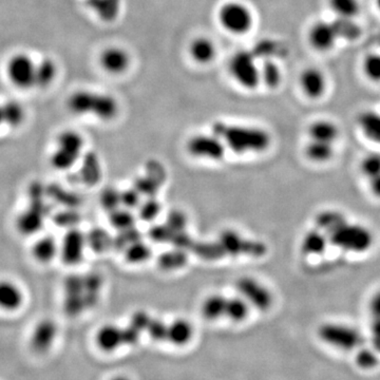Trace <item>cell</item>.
<instances>
[{"mask_svg":"<svg viewBox=\"0 0 380 380\" xmlns=\"http://www.w3.org/2000/svg\"><path fill=\"white\" fill-rule=\"evenodd\" d=\"M69 112L77 116H92L101 122H111L121 112L118 100L109 92L100 90H75L67 99Z\"/></svg>","mask_w":380,"mask_h":380,"instance_id":"2","label":"cell"},{"mask_svg":"<svg viewBox=\"0 0 380 380\" xmlns=\"http://www.w3.org/2000/svg\"><path fill=\"white\" fill-rule=\"evenodd\" d=\"M102 204L106 210H109L110 212L118 210V206L122 204L121 201V193H118L114 189H107L104 191L101 198Z\"/></svg>","mask_w":380,"mask_h":380,"instance_id":"47","label":"cell"},{"mask_svg":"<svg viewBox=\"0 0 380 380\" xmlns=\"http://www.w3.org/2000/svg\"><path fill=\"white\" fill-rule=\"evenodd\" d=\"M103 279L99 273L71 276L65 282V310L77 316L99 304Z\"/></svg>","mask_w":380,"mask_h":380,"instance_id":"3","label":"cell"},{"mask_svg":"<svg viewBox=\"0 0 380 380\" xmlns=\"http://www.w3.org/2000/svg\"><path fill=\"white\" fill-rule=\"evenodd\" d=\"M210 131L222 140L227 149L238 156L263 154L271 146L269 131L258 126L217 121Z\"/></svg>","mask_w":380,"mask_h":380,"instance_id":"1","label":"cell"},{"mask_svg":"<svg viewBox=\"0 0 380 380\" xmlns=\"http://www.w3.org/2000/svg\"><path fill=\"white\" fill-rule=\"evenodd\" d=\"M87 239L85 236L77 229H71L65 236L62 245H60L62 261L68 265L79 264L83 259Z\"/></svg>","mask_w":380,"mask_h":380,"instance_id":"19","label":"cell"},{"mask_svg":"<svg viewBox=\"0 0 380 380\" xmlns=\"http://www.w3.org/2000/svg\"><path fill=\"white\" fill-rule=\"evenodd\" d=\"M250 304L241 296L229 297L227 298L225 317L229 320L235 321V323H241V321L245 320L250 315Z\"/></svg>","mask_w":380,"mask_h":380,"instance_id":"31","label":"cell"},{"mask_svg":"<svg viewBox=\"0 0 380 380\" xmlns=\"http://www.w3.org/2000/svg\"><path fill=\"white\" fill-rule=\"evenodd\" d=\"M191 250L196 252L197 256L204 260H219L224 258L225 254L221 247L220 243L216 242H201V243H194Z\"/></svg>","mask_w":380,"mask_h":380,"instance_id":"38","label":"cell"},{"mask_svg":"<svg viewBox=\"0 0 380 380\" xmlns=\"http://www.w3.org/2000/svg\"><path fill=\"white\" fill-rule=\"evenodd\" d=\"M318 335L323 341L340 350L352 351L362 344L360 332L341 323H325L319 327Z\"/></svg>","mask_w":380,"mask_h":380,"instance_id":"10","label":"cell"},{"mask_svg":"<svg viewBox=\"0 0 380 380\" xmlns=\"http://www.w3.org/2000/svg\"><path fill=\"white\" fill-rule=\"evenodd\" d=\"M308 135L313 141L335 144L339 137V128L332 121L318 120L308 126Z\"/></svg>","mask_w":380,"mask_h":380,"instance_id":"23","label":"cell"},{"mask_svg":"<svg viewBox=\"0 0 380 380\" xmlns=\"http://www.w3.org/2000/svg\"><path fill=\"white\" fill-rule=\"evenodd\" d=\"M60 69L55 60L43 57L37 62L36 89L46 90L51 87L57 79Z\"/></svg>","mask_w":380,"mask_h":380,"instance_id":"26","label":"cell"},{"mask_svg":"<svg viewBox=\"0 0 380 380\" xmlns=\"http://www.w3.org/2000/svg\"><path fill=\"white\" fill-rule=\"evenodd\" d=\"M58 329L56 323L51 319H43L39 321L31 332L30 348L37 354L48 352L55 342Z\"/></svg>","mask_w":380,"mask_h":380,"instance_id":"16","label":"cell"},{"mask_svg":"<svg viewBox=\"0 0 380 380\" xmlns=\"http://www.w3.org/2000/svg\"><path fill=\"white\" fill-rule=\"evenodd\" d=\"M226 146L215 133H197L190 137L186 143L189 156L208 161H221L226 154Z\"/></svg>","mask_w":380,"mask_h":380,"instance_id":"12","label":"cell"},{"mask_svg":"<svg viewBox=\"0 0 380 380\" xmlns=\"http://www.w3.org/2000/svg\"><path fill=\"white\" fill-rule=\"evenodd\" d=\"M218 242L225 256L259 259L264 257L269 252V248L264 242L250 239L233 229L223 231L219 236Z\"/></svg>","mask_w":380,"mask_h":380,"instance_id":"9","label":"cell"},{"mask_svg":"<svg viewBox=\"0 0 380 380\" xmlns=\"http://www.w3.org/2000/svg\"><path fill=\"white\" fill-rule=\"evenodd\" d=\"M145 332L156 341H169V325L163 323L160 319L150 317Z\"/></svg>","mask_w":380,"mask_h":380,"instance_id":"41","label":"cell"},{"mask_svg":"<svg viewBox=\"0 0 380 380\" xmlns=\"http://www.w3.org/2000/svg\"><path fill=\"white\" fill-rule=\"evenodd\" d=\"M5 126V116H4L3 103H0V129Z\"/></svg>","mask_w":380,"mask_h":380,"instance_id":"52","label":"cell"},{"mask_svg":"<svg viewBox=\"0 0 380 380\" xmlns=\"http://www.w3.org/2000/svg\"><path fill=\"white\" fill-rule=\"evenodd\" d=\"M97 64L106 74L120 77L130 71L133 58L126 48L118 45H109L100 51Z\"/></svg>","mask_w":380,"mask_h":380,"instance_id":"13","label":"cell"},{"mask_svg":"<svg viewBox=\"0 0 380 380\" xmlns=\"http://www.w3.org/2000/svg\"><path fill=\"white\" fill-rule=\"evenodd\" d=\"M141 333L137 329L129 325L127 327H116L114 325H105L101 327L97 334V342L102 350H116L123 346H133L137 344Z\"/></svg>","mask_w":380,"mask_h":380,"instance_id":"14","label":"cell"},{"mask_svg":"<svg viewBox=\"0 0 380 380\" xmlns=\"http://www.w3.org/2000/svg\"><path fill=\"white\" fill-rule=\"evenodd\" d=\"M227 297L221 294H212L204 299L202 304V315L208 320H217L225 317Z\"/></svg>","mask_w":380,"mask_h":380,"instance_id":"29","label":"cell"},{"mask_svg":"<svg viewBox=\"0 0 380 380\" xmlns=\"http://www.w3.org/2000/svg\"><path fill=\"white\" fill-rule=\"evenodd\" d=\"M112 380H129V379H127V378H125V377H116V378H114V379Z\"/></svg>","mask_w":380,"mask_h":380,"instance_id":"54","label":"cell"},{"mask_svg":"<svg viewBox=\"0 0 380 380\" xmlns=\"http://www.w3.org/2000/svg\"><path fill=\"white\" fill-rule=\"evenodd\" d=\"M369 188L374 197L380 199V175L367 181Z\"/></svg>","mask_w":380,"mask_h":380,"instance_id":"51","label":"cell"},{"mask_svg":"<svg viewBox=\"0 0 380 380\" xmlns=\"http://www.w3.org/2000/svg\"><path fill=\"white\" fill-rule=\"evenodd\" d=\"M85 149V137L75 130H64L57 135L55 148L50 156V163L56 170L72 168L81 158Z\"/></svg>","mask_w":380,"mask_h":380,"instance_id":"7","label":"cell"},{"mask_svg":"<svg viewBox=\"0 0 380 380\" xmlns=\"http://www.w3.org/2000/svg\"><path fill=\"white\" fill-rule=\"evenodd\" d=\"M261 69V83L269 89L279 87L282 81V72L280 67L273 60H265Z\"/></svg>","mask_w":380,"mask_h":380,"instance_id":"33","label":"cell"},{"mask_svg":"<svg viewBox=\"0 0 380 380\" xmlns=\"http://www.w3.org/2000/svg\"><path fill=\"white\" fill-rule=\"evenodd\" d=\"M37 62L30 54L18 52L10 56L6 62L5 72L8 81L20 90L36 89Z\"/></svg>","mask_w":380,"mask_h":380,"instance_id":"8","label":"cell"},{"mask_svg":"<svg viewBox=\"0 0 380 380\" xmlns=\"http://www.w3.org/2000/svg\"><path fill=\"white\" fill-rule=\"evenodd\" d=\"M302 92L311 100H318L325 95L327 90V77L317 68H306L299 77Z\"/></svg>","mask_w":380,"mask_h":380,"instance_id":"20","label":"cell"},{"mask_svg":"<svg viewBox=\"0 0 380 380\" xmlns=\"http://www.w3.org/2000/svg\"><path fill=\"white\" fill-rule=\"evenodd\" d=\"M367 308H369V314L371 318L380 319V289L372 295Z\"/></svg>","mask_w":380,"mask_h":380,"instance_id":"50","label":"cell"},{"mask_svg":"<svg viewBox=\"0 0 380 380\" xmlns=\"http://www.w3.org/2000/svg\"><path fill=\"white\" fill-rule=\"evenodd\" d=\"M24 291L20 284L11 279H0V311L1 312L15 313L24 306Z\"/></svg>","mask_w":380,"mask_h":380,"instance_id":"18","label":"cell"},{"mask_svg":"<svg viewBox=\"0 0 380 380\" xmlns=\"http://www.w3.org/2000/svg\"><path fill=\"white\" fill-rule=\"evenodd\" d=\"M4 116H5V126L16 129L22 126L26 122L27 111L22 103L14 100L3 103Z\"/></svg>","mask_w":380,"mask_h":380,"instance_id":"28","label":"cell"},{"mask_svg":"<svg viewBox=\"0 0 380 380\" xmlns=\"http://www.w3.org/2000/svg\"><path fill=\"white\" fill-rule=\"evenodd\" d=\"M110 222L121 231H125V229H131L133 227V223H135V217L131 214L130 210H116L111 212V216H110Z\"/></svg>","mask_w":380,"mask_h":380,"instance_id":"44","label":"cell"},{"mask_svg":"<svg viewBox=\"0 0 380 380\" xmlns=\"http://www.w3.org/2000/svg\"><path fill=\"white\" fill-rule=\"evenodd\" d=\"M161 212V205L156 199H150L140 208V217L143 221H154Z\"/></svg>","mask_w":380,"mask_h":380,"instance_id":"46","label":"cell"},{"mask_svg":"<svg viewBox=\"0 0 380 380\" xmlns=\"http://www.w3.org/2000/svg\"><path fill=\"white\" fill-rule=\"evenodd\" d=\"M79 173H81V179L83 184L88 186L97 185L103 175V169H102L99 156L94 152L86 154Z\"/></svg>","mask_w":380,"mask_h":380,"instance_id":"24","label":"cell"},{"mask_svg":"<svg viewBox=\"0 0 380 380\" xmlns=\"http://www.w3.org/2000/svg\"><path fill=\"white\" fill-rule=\"evenodd\" d=\"M229 76L242 89H257L261 85V69L257 56L250 50H239L229 58L227 65Z\"/></svg>","mask_w":380,"mask_h":380,"instance_id":"6","label":"cell"},{"mask_svg":"<svg viewBox=\"0 0 380 380\" xmlns=\"http://www.w3.org/2000/svg\"><path fill=\"white\" fill-rule=\"evenodd\" d=\"M31 254L37 262L48 264L60 255V245L52 236H43L33 244Z\"/></svg>","mask_w":380,"mask_h":380,"instance_id":"22","label":"cell"},{"mask_svg":"<svg viewBox=\"0 0 380 380\" xmlns=\"http://www.w3.org/2000/svg\"><path fill=\"white\" fill-rule=\"evenodd\" d=\"M325 235L329 238L330 244L342 252L363 254L373 246L372 231L358 223H351L348 219H344Z\"/></svg>","mask_w":380,"mask_h":380,"instance_id":"4","label":"cell"},{"mask_svg":"<svg viewBox=\"0 0 380 380\" xmlns=\"http://www.w3.org/2000/svg\"><path fill=\"white\" fill-rule=\"evenodd\" d=\"M359 170L367 181L380 175V154H369L362 158Z\"/></svg>","mask_w":380,"mask_h":380,"instance_id":"40","label":"cell"},{"mask_svg":"<svg viewBox=\"0 0 380 380\" xmlns=\"http://www.w3.org/2000/svg\"><path fill=\"white\" fill-rule=\"evenodd\" d=\"M125 255H126L128 262L133 263V264H140V263L145 262L146 260L149 259L151 250H150L149 246L142 243V242L137 241L126 248V254Z\"/></svg>","mask_w":380,"mask_h":380,"instance_id":"42","label":"cell"},{"mask_svg":"<svg viewBox=\"0 0 380 380\" xmlns=\"http://www.w3.org/2000/svg\"><path fill=\"white\" fill-rule=\"evenodd\" d=\"M43 216L41 210L30 208L25 210L24 214L20 216L18 220V227L25 233H33L39 231V227L43 225Z\"/></svg>","mask_w":380,"mask_h":380,"instance_id":"35","label":"cell"},{"mask_svg":"<svg viewBox=\"0 0 380 380\" xmlns=\"http://www.w3.org/2000/svg\"><path fill=\"white\" fill-rule=\"evenodd\" d=\"M329 5L337 18L355 20L360 13L361 6L359 0H329Z\"/></svg>","mask_w":380,"mask_h":380,"instance_id":"34","label":"cell"},{"mask_svg":"<svg viewBox=\"0 0 380 380\" xmlns=\"http://www.w3.org/2000/svg\"><path fill=\"white\" fill-rule=\"evenodd\" d=\"M376 6H377V9L380 11V0H375Z\"/></svg>","mask_w":380,"mask_h":380,"instance_id":"53","label":"cell"},{"mask_svg":"<svg viewBox=\"0 0 380 380\" xmlns=\"http://www.w3.org/2000/svg\"><path fill=\"white\" fill-rule=\"evenodd\" d=\"M333 24L339 39L355 41L361 35L360 27L354 22V18H337Z\"/></svg>","mask_w":380,"mask_h":380,"instance_id":"37","label":"cell"},{"mask_svg":"<svg viewBox=\"0 0 380 380\" xmlns=\"http://www.w3.org/2000/svg\"><path fill=\"white\" fill-rule=\"evenodd\" d=\"M344 219H346V217L339 210H325L315 217V227L320 229L323 233H327L332 229H335Z\"/></svg>","mask_w":380,"mask_h":380,"instance_id":"32","label":"cell"},{"mask_svg":"<svg viewBox=\"0 0 380 380\" xmlns=\"http://www.w3.org/2000/svg\"><path fill=\"white\" fill-rule=\"evenodd\" d=\"M140 195L139 191L137 189H128L125 190L123 193H121V201L124 206L127 208H135L140 206Z\"/></svg>","mask_w":380,"mask_h":380,"instance_id":"48","label":"cell"},{"mask_svg":"<svg viewBox=\"0 0 380 380\" xmlns=\"http://www.w3.org/2000/svg\"><path fill=\"white\" fill-rule=\"evenodd\" d=\"M187 54L194 64L208 67L216 62L219 54L218 46L210 37L199 35L194 37L188 43Z\"/></svg>","mask_w":380,"mask_h":380,"instance_id":"15","label":"cell"},{"mask_svg":"<svg viewBox=\"0 0 380 380\" xmlns=\"http://www.w3.org/2000/svg\"><path fill=\"white\" fill-rule=\"evenodd\" d=\"M308 43L318 52H329L335 47L338 37L333 22H315L308 31Z\"/></svg>","mask_w":380,"mask_h":380,"instance_id":"17","label":"cell"},{"mask_svg":"<svg viewBox=\"0 0 380 380\" xmlns=\"http://www.w3.org/2000/svg\"><path fill=\"white\" fill-rule=\"evenodd\" d=\"M356 362L361 369H369L378 365V357L369 348H361L357 353Z\"/></svg>","mask_w":380,"mask_h":380,"instance_id":"45","label":"cell"},{"mask_svg":"<svg viewBox=\"0 0 380 380\" xmlns=\"http://www.w3.org/2000/svg\"><path fill=\"white\" fill-rule=\"evenodd\" d=\"M219 27L233 36L247 35L255 27L252 10L240 0H227L219 6L216 12Z\"/></svg>","mask_w":380,"mask_h":380,"instance_id":"5","label":"cell"},{"mask_svg":"<svg viewBox=\"0 0 380 380\" xmlns=\"http://www.w3.org/2000/svg\"><path fill=\"white\" fill-rule=\"evenodd\" d=\"M369 333H371V341L374 350L380 353V319L371 318Z\"/></svg>","mask_w":380,"mask_h":380,"instance_id":"49","label":"cell"},{"mask_svg":"<svg viewBox=\"0 0 380 380\" xmlns=\"http://www.w3.org/2000/svg\"><path fill=\"white\" fill-rule=\"evenodd\" d=\"M86 239H87V244H89L90 247L97 252H105L112 244L110 236L104 229H92Z\"/></svg>","mask_w":380,"mask_h":380,"instance_id":"39","label":"cell"},{"mask_svg":"<svg viewBox=\"0 0 380 380\" xmlns=\"http://www.w3.org/2000/svg\"><path fill=\"white\" fill-rule=\"evenodd\" d=\"M363 73L373 83H380V54H369L365 58Z\"/></svg>","mask_w":380,"mask_h":380,"instance_id":"43","label":"cell"},{"mask_svg":"<svg viewBox=\"0 0 380 380\" xmlns=\"http://www.w3.org/2000/svg\"><path fill=\"white\" fill-rule=\"evenodd\" d=\"M236 290L250 306L257 310L269 311L273 304V294L258 279L244 276L236 281Z\"/></svg>","mask_w":380,"mask_h":380,"instance_id":"11","label":"cell"},{"mask_svg":"<svg viewBox=\"0 0 380 380\" xmlns=\"http://www.w3.org/2000/svg\"><path fill=\"white\" fill-rule=\"evenodd\" d=\"M359 129L369 141L380 145V114L376 111H363L357 118Z\"/></svg>","mask_w":380,"mask_h":380,"instance_id":"25","label":"cell"},{"mask_svg":"<svg viewBox=\"0 0 380 380\" xmlns=\"http://www.w3.org/2000/svg\"><path fill=\"white\" fill-rule=\"evenodd\" d=\"M330 245L329 238L320 229H310L304 233L300 243L301 254L306 257H317L325 254Z\"/></svg>","mask_w":380,"mask_h":380,"instance_id":"21","label":"cell"},{"mask_svg":"<svg viewBox=\"0 0 380 380\" xmlns=\"http://www.w3.org/2000/svg\"><path fill=\"white\" fill-rule=\"evenodd\" d=\"M335 144L325 143V142L313 141L310 140L304 148L306 158L311 162L316 164H325L330 162L335 154Z\"/></svg>","mask_w":380,"mask_h":380,"instance_id":"27","label":"cell"},{"mask_svg":"<svg viewBox=\"0 0 380 380\" xmlns=\"http://www.w3.org/2000/svg\"><path fill=\"white\" fill-rule=\"evenodd\" d=\"M187 263V255L184 250L177 248L171 252H164L158 258V265L164 271H175L181 269Z\"/></svg>","mask_w":380,"mask_h":380,"instance_id":"36","label":"cell"},{"mask_svg":"<svg viewBox=\"0 0 380 380\" xmlns=\"http://www.w3.org/2000/svg\"><path fill=\"white\" fill-rule=\"evenodd\" d=\"M194 327L191 323L184 319H177L169 323V341L175 346H184L191 340Z\"/></svg>","mask_w":380,"mask_h":380,"instance_id":"30","label":"cell"}]
</instances>
